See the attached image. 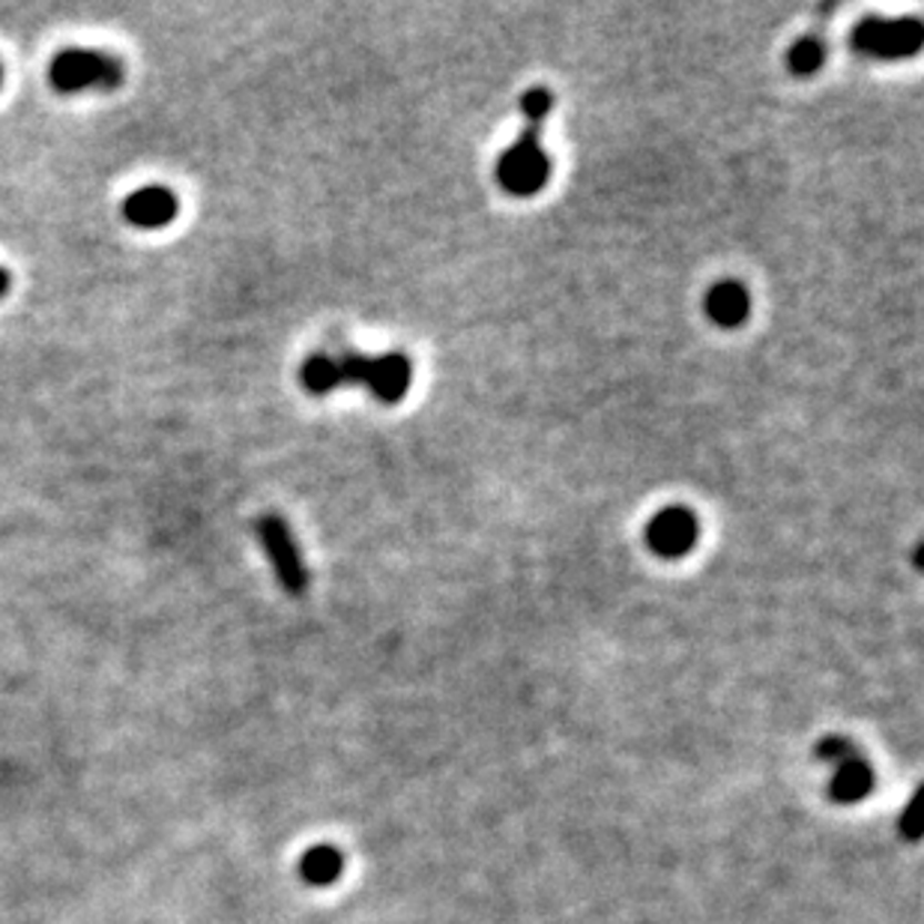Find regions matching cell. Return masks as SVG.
<instances>
[{
    "label": "cell",
    "mask_w": 924,
    "mask_h": 924,
    "mask_svg": "<svg viewBox=\"0 0 924 924\" xmlns=\"http://www.w3.org/2000/svg\"><path fill=\"white\" fill-rule=\"evenodd\" d=\"M180 213L177 195L167 186H141L123 201V219L141 231H156L171 225Z\"/></svg>",
    "instance_id": "obj_7"
},
{
    "label": "cell",
    "mask_w": 924,
    "mask_h": 924,
    "mask_svg": "<svg viewBox=\"0 0 924 924\" xmlns=\"http://www.w3.org/2000/svg\"><path fill=\"white\" fill-rule=\"evenodd\" d=\"M551 109L554 93L548 88H530L524 93L521 111L527 123L515 144L497 162V180L509 195L532 197L551 180V156L541 148V129L545 120L551 118Z\"/></svg>",
    "instance_id": "obj_1"
},
{
    "label": "cell",
    "mask_w": 924,
    "mask_h": 924,
    "mask_svg": "<svg viewBox=\"0 0 924 924\" xmlns=\"http://www.w3.org/2000/svg\"><path fill=\"white\" fill-rule=\"evenodd\" d=\"M871 790H874V769H871L865 758H855L835 766V778L829 784V796L841 802V805H853V802H862L865 796H871Z\"/></svg>",
    "instance_id": "obj_9"
},
{
    "label": "cell",
    "mask_w": 924,
    "mask_h": 924,
    "mask_svg": "<svg viewBox=\"0 0 924 924\" xmlns=\"http://www.w3.org/2000/svg\"><path fill=\"white\" fill-rule=\"evenodd\" d=\"M823 63H826V45H823V40H816V37H802V40L793 42V49L786 54V67L799 79L814 75Z\"/></svg>",
    "instance_id": "obj_12"
},
{
    "label": "cell",
    "mask_w": 924,
    "mask_h": 924,
    "mask_svg": "<svg viewBox=\"0 0 924 924\" xmlns=\"http://www.w3.org/2000/svg\"><path fill=\"white\" fill-rule=\"evenodd\" d=\"M342 871H345V855L329 844L312 846V850H305L303 859H299V876H303V883L315 885V889L333 885L335 880L342 876Z\"/></svg>",
    "instance_id": "obj_10"
},
{
    "label": "cell",
    "mask_w": 924,
    "mask_h": 924,
    "mask_svg": "<svg viewBox=\"0 0 924 924\" xmlns=\"http://www.w3.org/2000/svg\"><path fill=\"white\" fill-rule=\"evenodd\" d=\"M10 287H12L10 273H7V270H3V266H0V299H3V296L10 294Z\"/></svg>",
    "instance_id": "obj_15"
},
{
    "label": "cell",
    "mask_w": 924,
    "mask_h": 924,
    "mask_svg": "<svg viewBox=\"0 0 924 924\" xmlns=\"http://www.w3.org/2000/svg\"><path fill=\"white\" fill-rule=\"evenodd\" d=\"M918 811H915V802H910V808L904 811V816H901V835L906 837V841H918Z\"/></svg>",
    "instance_id": "obj_14"
},
{
    "label": "cell",
    "mask_w": 924,
    "mask_h": 924,
    "mask_svg": "<svg viewBox=\"0 0 924 924\" xmlns=\"http://www.w3.org/2000/svg\"><path fill=\"white\" fill-rule=\"evenodd\" d=\"M126 79L123 60L109 51L63 49L54 54L49 67L51 88L58 93H81V90H118Z\"/></svg>",
    "instance_id": "obj_2"
},
{
    "label": "cell",
    "mask_w": 924,
    "mask_h": 924,
    "mask_svg": "<svg viewBox=\"0 0 924 924\" xmlns=\"http://www.w3.org/2000/svg\"><path fill=\"white\" fill-rule=\"evenodd\" d=\"M0 84H3V63H0Z\"/></svg>",
    "instance_id": "obj_16"
},
{
    "label": "cell",
    "mask_w": 924,
    "mask_h": 924,
    "mask_svg": "<svg viewBox=\"0 0 924 924\" xmlns=\"http://www.w3.org/2000/svg\"><path fill=\"white\" fill-rule=\"evenodd\" d=\"M299 384L308 395H329L342 386L338 359L329 354H312L299 368Z\"/></svg>",
    "instance_id": "obj_11"
},
{
    "label": "cell",
    "mask_w": 924,
    "mask_h": 924,
    "mask_svg": "<svg viewBox=\"0 0 924 924\" xmlns=\"http://www.w3.org/2000/svg\"><path fill=\"white\" fill-rule=\"evenodd\" d=\"M342 386H365L374 398L393 404L402 402L410 384H414V365L404 354H342L338 356Z\"/></svg>",
    "instance_id": "obj_3"
},
{
    "label": "cell",
    "mask_w": 924,
    "mask_h": 924,
    "mask_svg": "<svg viewBox=\"0 0 924 924\" xmlns=\"http://www.w3.org/2000/svg\"><path fill=\"white\" fill-rule=\"evenodd\" d=\"M850 42L859 54L876 60L913 58L922 49L924 28L918 19H865L855 24Z\"/></svg>",
    "instance_id": "obj_4"
},
{
    "label": "cell",
    "mask_w": 924,
    "mask_h": 924,
    "mask_svg": "<svg viewBox=\"0 0 924 924\" xmlns=\"http://www.w3.org/2000/svg\"><path fill=\"white\" fill-rule=\"evenodd\" d=\"M255 530L261 545H264L266 560L273 562L278 583L291 596H303L308 590V569H305L303 554L296 548L294 532H291L285 518L282 515H264V518H257Z\"/></svg>",
    "instance_id": "obj_5"
},
{
    "label": "cell",
    "mask_w": 924,
    "mask_h": 924,
    "mask_svg": "<svg viewBox=\"0 0 924 924\" xmlns=\"http://www.w3.org/2000/svg\"><path fill=\"white\" fill-rule=\"evenodd\" d=\"M703 308H707V317L718 326H742L751 315V296H748L745 285L742 282H733V278H724L718 285L709 287L707 299H703Z\"/></svg>",
    "instance_id": "obj_8"
},
{
    "label": "cell",
    "mask_w": 924,
    "mask_h": 924,
    "mask_svg": "<svg viewBox=\"0 0 924 924\" xmlns=\"http://www.w3.org/2000/svg\"><path fill=\"white\" fill-rule=\"evenodd\" d=\"M816 758L826 760L832 766H841L846 760L862 758V751H859V745L850 742L846 737H823L816 742Z\"/></svg>",
    "instance_id": "obj_13"
},
{
    "label": "cell",
    "mask_w": 924,
    "mask_h": 924,
    "mask_svg": "<svg viewBox=\"0 0 924 924\" xmlns=\"http://www.w3.org/2000/svg\"><path fill=\"white\" fill-rule=\"evenodd\" d=\"M700 539V521L698 515L682 506H670L661 509L659 515H652V521L647 524V545L652 551L664 557V560H679L698 545Z\"/></svg>",
    "instance_id": "obj_6"
}]
</instances>
